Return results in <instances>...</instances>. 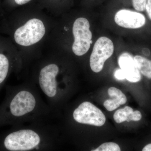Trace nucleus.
Returning a JSON list of instances; mask_svg holds the SVG:
<instances>
[{
    "label": "nucleus",
    "mask_w": 151,
    "mask_h": 151,
    "mask_svg": "<svg viewBox=\"0 0 151 151\" xmlns=\"http://www.w3.org/2000/svg\"><path fill=\"white\" fill-rule=\"evenodd\" d=\"M134 8L137 11L143 12L145 10L147 0H132Z\"/></svg>",
    "instance_id": "nucleus-15"
},
{
    "label": "nucleus",
    "mask_w": 151,
    "mask_h": 151,
    "mask_svg": "<svg viewBox=\"0 0 151 151\" xmlns=\"http://www.w3.org/2000/svg\"><path fill=\"white\" fill-rule=\"evenodd\" d=\"M33 82L44 95L53 113L57 114L68 90L60 61L52 58L42 63L36 72Z\"/></svg>",
    "instance_id": "nucleus-3"
},
{
    "label": "nucleus",
    "mask_w": 151,
    "mask_h": 151,
    "mask_svg": "<svg viewBox=\"0 0 151 151\" xmlns=\"http://www.w3.org/2000/svg\"><path fill=\"white\" fill-rule=\"evenodd\" d=\"M59 142L56 127L43 122L13 127L0 135V151L54 150Z\"/></svg>",
    "instance_id": "nucleus-2"
},
{
    "label": "nucleus",
    "mask_w": 151,
    "mask_h": 151,
    "mask_svg": "<svg viewBox=\"0 0 151 151\" xmlns=\"http://www.w3.org/2000/svg\"><path fill=\"white\" fill-rule=\"evenodd\" d=\"M73 120L78 124L101 127L105 124L106 118L99 108L88 101L80 103L72 113Z\"/></svg>",
    "instance_id": "nucleus-7"
},
{
    "label": "nucleus",
    "mask_w": 151,
    "mask_h": 151,
    "mask_svg": "<svg viewBox=\"0 0 151 151\" xmlns=\"http://www.w3.org/2000/svg\"><path fill=\"white\" fill-rule=\"evenodd\" d=\"M145 9L148 14L149 18L151 20V0H147Z\"/></svg>",
    "instance_id": "nucleus-18"
},
{
    "label": "nucleus",
    "mask_w": 151,
    "mask_h": 151,
    "mask_svg": "<svg viewBox=\"0 0 151 151\" xmlns=\"http://www.w3.org/2000/svg\"><path fill=\"white\" fill-rule=\"evenodd\" d=\"M0 31L10 35L12 40L20 47L32 46L40 41L46 32V28L40 19L33 18L21 25H17L6 19L0 23Z\"/></svg>",
    "instance_id": "nucleus-4"
},
{
    "label": "nucleus",
    "mask_w": 151,
    "mask_h": 151,
    "mask_svg": "<svg viewBox=\"0 0 151 151\" xmlns=\"http://www.w3.org/2000/svg\"><path fill=\"white\" fill-rule=\"evenodd\" d=\"M118 63L120 68L124 71L126 79L132 83L140 81V72L134 59V57L128 52H124L120 55Z\"/></svg>",
    "instance_id": "nucleus-10"
},
{
    "label": "nucleus",
    "mask_w": 151,
    "mask_h": 151,
    "mask_svg": "<svg viewBox=\"0 0 151 151\" xmlns=\"http://www.w3.org/2000/svg\"><path fill=\"white\" fill-rule=\"evenodd\" d=\"M93 151H120L121 148L118 144L114 142L103 143Z\"/></svg>",
    "instance_id": "nucleus-14"
},
{
    "label": "nucleus",
    "mask_w": 151,
    "mask_h": 151,
    "mask_svg": "<svg viewBox=\"0 0 151 151\" xmlns=\"http://www.w3.org/2000/svg\"><path fill=\"white\" fill-rule=\"evenodd\" d=\"M72 33L74 39L72 51L76 56H83L89 51L92 42L89 21L84 17L76 19L73 24Z\"/></svg>",
    "instance_id": "nucleus-6"
},
{
    "label": "nucleus",
    "mask_w": 151,
    "mask_h": 151,
    "mask_svg": "<svg viewBox=\"0 0 151 151\" xmlns=\"http://www.w3.org/2000/svg\"><path fill=\"white\" fill-rule=\"evenodd\" d=\"M142 118V115L141 112L139 111H133L130 114V116L128 118L127 122H129L131 121L138 122L140 121Z\"/></svg>",
    "instance_id": "nucleus-16"
},
{
    "label": "nucleus",
    "mask_w": 151,
    "mask_h": 151,
    "mask_svg": "<svg viewBox=\"0 0 151 151\" xmlns=\"http://www.w3.org/2000/svg\"><path fill=\"white\" fill-rule=\"evenodd\" d=\"M114 76L117 80H123L126 79L125 73L121 68L116 70L114 72Z\"/></svg>",
    "instance_id": "nucleus-17"
},
{
    "label": "nucleus",
    "mask_w": 151,
    "mask_h": 151,
    "mask_svg": "<svg viewBox=\"0 0 151 151\" xmlns=\"http://www.w3.org/2000/svg\"><path fill=\"white\" fill-rule=\"evenodd\" d=\"M143 151H151V144H149L144 147Z\"/></svg>",
    "instance_id": "nucleus-20"
},
{
    "label": "nucleus",
    "mask_w": 151,
    "mask_h": 151,
    "mask_svg": "<svg viewBox=\"0 0 151 151\" xmlns=\"http://www.w3.org/2000/svg\"><path fill=\"white\" fill-rule=\"evenodd\" d=\"M133 111V109L128 106L119 109L115 112L113 115L114 121L118 124H121L125 121H127L130 114Z\"/></svg>",
    "instance_id": "nucleus-13"
},
{
    "label": "nucleus",
    "mask_w": 151,
    "mask_h": 151,
    "mask_svg": "<svg viewBox=\"0 0 151 151\" xmlns=\"http://www.w3.org/2000/svg\"><path fill=\"white\" fill-rule=\"evenodd\" d=\"M134 59L140 72L151 79V60L140 55H136Z\"/></svg>",
    "instance_id": "nucleus-12"
},
{
    "label": "nucleus",
    "mask_w": 151,
    "mask_h": 151,
    "mask_svg": "<svg viewBox=\"0 0 151 151\" xmlns=\"http://www.w3.org/2000/svg\"><path fill=\"white\" fill-rule=\"evenodd\" d=\"M9 39L0 36V91L11 72L18 69L19 60Z\"/></svg>",
    "instance_id": "nucleus-5"
},
{
    "label": "nucleus",
    "mask_w": 151,
    "mask_h": 151,
    "mask_svg": "<svg viewBox=\"0 0 151 151\" xmlns=\"http://www.w3.org/2000/svg\"><path fill=\"white\" fill-rule=\"evenodd\" d=\"M3 14L2 13V12L1 11V9H0V17H1L2 16Z\"/></svg>",
    "instance_id": "nucleus-21"
},
{
    "label": "nucleus",
    "mask_w": 151,
    "mask_h": 151,
    "mask_svg": "<svg viewBox=\"0 0 151 151\" xmlns=\"http://www.w3.org/2000/svg\"><path fill=\"white\" fill-rule=\"evenodd\" d=\"M114 20L119 26L132 29L142 27L146 23L145 17L142 14L127 9L118 11Z\"/></svg>",
    "instance_id": "nucleus-9"
},
{
    "label": "nucleus",
    "mask_w": 151,
    "mask_h": 151,
    "mask_svg": "<svg viewBox=\"0 0 151 151\" xmlns=\"http://www.w3.org/2000/svg\"><path fill=\"white\" fill-rule=\"evenodd\" d=\"M31 0H14L15 3L18 5H22L27 4Z\"/></svg>",
    "instance_id": "nucleus-19"
},
{
    "label": "nucleus",
    "mask_w": 151,
    "mask_h": 151,
    "mask_svg": "<svg viewBox=\"0 0 151 151\" xmlns=\"http://www.w3.org/2000/svg\"><path fill=\"white\" fill-rule=\"evenodd\" d=\"M33 81L6 87L5 98L0 105V127L42 122L53 114L40 96Z\"/></svg>",
    "instance_id": "nucleus-1"
},
{
    "label": "nucleus",
    "mask_w": 151,
    "mask_h": 151,
    "mask_svg": "<svg viewBox=\"0 0 151 151\" xmlns=\"http://www.w3.org/2000/svg\"><path fill=\"white\" fill-rule=\"evenodd\" d=\"M114 50V44L109 38L101 37L97 40L89 59L90 68L93 72L99 73L103 70L104 63L112 56Z\"/></svg>",
    "instance_id": "nucleus-8"
},
{
    "label": "nucleus",
    "mask_w": 151,
    "mask_h": 151,
    "mask_svg": "<svg viewBox=\"0 0 151 151\" xmlns=\"http://www.w3.org/2000/svg\"><path fill=\"white\" fill-rule=\"evenodd\" d=\"M108 94L112 99L106 100L104 103L105 108L109 111H113L124 105L127 102L126 95L120 89L111 87L108 90Z\"/></svg>",
    "instance_id": "nucleus-11"
}]
</instances>
